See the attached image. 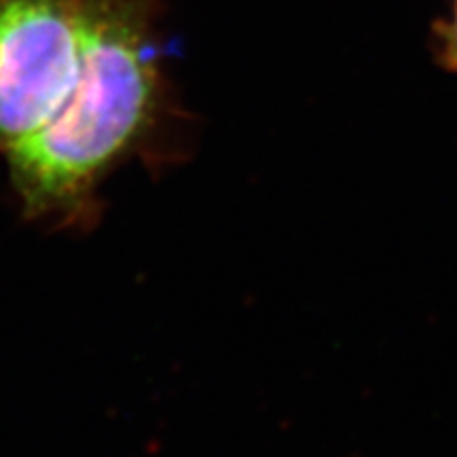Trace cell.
Masks as SVG:
<instances>
[{
  "mask_svg": "<svg viewBox=\"0 0 457 457\" xmlns=\"http://www.w3.org/2000/svg\"><path fill=\"white\" fill-rule=\"evenodd\" d=\"M153 0H81V64L57 112L9 165L26 214H79L163 106Z\"/></svg>",
  "mask_w": 457,
  "mask_h": 457,
  "instance_id": "6da1fadb",
  "label": "cell"
},
{
  "mask_svg": "<svg viewBox=\"0 0 457 457\" xmlns=\"http://www.w3.org/2000/svg\"><path fill=\"white\" fill-rule=\"evenodd\" d=\"M81 64V0H0V151L37 134Z\"/></svg>",
  "mask_w": 457,
  "mask_h": 457,
  "instance_id": "7a4b0ae2",
  "label": "cell"
},
{
  "mask_svg": "<svg viewBox=\"0 0 457 457\" xmlns=\"http://www.w3.org/2000/svg\"><path fill=\"white\" fill-rule=\"evenodd\" d=\"M432 47L438 64L457 72V0H449L447 15L434 24Z\"/></svg>",
  "mask_w": 457,
  "mask_h": 457,
  "instance_id": "3957f363",
  "label": "cell"
}]
</instances>
